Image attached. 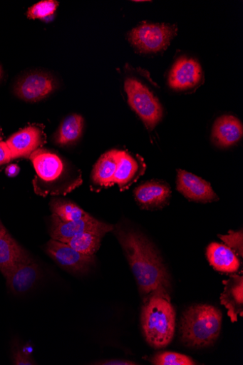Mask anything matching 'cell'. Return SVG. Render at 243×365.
<instances>
[{"label": "cell", "instance_id": "cell-31", "mask_svg": "<svg viewBox=\"0 0 243 365\" xmlns=\"http://www.w3.org/2000/svg\"><path fill=\"white\" fill-rule=\"evenodd\" d=\"M8 233L6 227L4 225L1 220H0V236H4Z\"/></svg>", "mask_w": 243, "mask_h": 365}, {"label": "cell", "instance_id": "cell-33", "mask_svg": "<svg viewBox=\"0 0 243 365\" xmlns=\"http://www.w3.org/2000/svg\"><path fill=\"white\" fill-rule=\"evenodd\" d=\"M0 139H1V138H0Z\"/></svg>", "mask_w": 243, "mask_h": 365}, {"label": "cell", "instance_id": "cell-4", "mask_svg": "<svg viewBox=\"0 0 243 365\" xmlns=\"http://www.w3.org/2000/svg\"><path fill=\"white\" fill-rule=\"evenodd\" d=\"M222 314L210 305H195L183 315L182 335L188 346L202 348L213 344L220 335Z\"/></svg>", "mask_w": 243, "mask_h": 365}, {"label": "cell", "instance_id": "cell-11", "mask_svg": "<svg viewBox=\"0 0 243 365\" xmlns=\"http://www.w3.org/2000/svg\"><path fill=\"white\" fill-rule=\"evenodd\" d=\"M54 89L53 80L47 75L32 73L21 78L16 85L18 97L28 103L42 101Z\"/></svg>", "mask_w": 243, "mask_h": 365}, {"label": "cell", "instance_id": "cell-26", "mask_svg": "<svg viewBox=\"0 0 243 365\" xmlns=\"http://www.w3.org/2000/svg\"><path fill=\"white\" fill-rule=\"evenodd\" d=\"M219 238L222 240L233 252L242 258L243 256V235L242 230L237 232L229 230L227 235H219Z\"/></svg>", "mask_w": 243, "mask_h": 365}, {"label": "cell", "instance_id": "cell-12", "mask_svg": "<svg viewBox=\"0 0 243 365\" xmlns=\"http://www.w3.org/2000/svg\"><path fill=\"white\" fill-rule=\"evenodd\" d=\"M133 193L140 207L154 210L162 208L168 203L171 190L167 183L152 180L137 187Z\"/></svg>", "mask_w": 243, "mask_h": 365}, {"label": "cell", "instance_id": "cell-24", "mask_svg": "<svg viewBox=\"0 0 243 365\" xmlns=\"http://www.w3.org/2000/svg\"><path fill=\"white\" fill-rule=\"evenodd\" d=\"M152 362L156 365H194L195 362L190 357L176 352H161L155 354Z\"/></svg>", "mask_w": 243, "mask_h": 365}, {"label": "cell", "instance_id": "cell-7", "mask_svg": "<svg viewBox=\"0 0 243 365\" xmlns=\"http://www.w3.org/2000/svg\"><path fill=\"white\" fill-rule=\"evenodd\" d=\"M113 230V225L100 222L90 215L81 220L72 222H63L52 215L50 235L51 240L66 243L73 237L86 232H96L106 235Z\"/></svg>", "mask_w": 243, "mask_h": 365}, {"label": "cell", "instance_id": "cell-30", "mask_svg": "<svg viewBox=\"0 0 243 365\" xmlns=\"http://www.w3.org/2000/svg\"><path fill=\"white\" fill-rule=\"evenodd\" d=\"M20 169L18 165L12 164L9 165V167L6 170V174L9 178H15L19 173Z\"/></svg>", "mask_w": 243, "mask_h": 365}, {"label": "cell", "instance_id": "cell-27", "mask_svg": "<svg viewBox=\"0 0 243 365\" xmlns=\"http://www.w3.org/2000/svg\"><path fill=\"white\" fill-rule=\"evenodd\" d=\"M11 160L12 155L7 143L0 141V165L6 164Z\"/></svg>", "mask_w": 243, "mask_h": 365}, {"label": "cell", "instance_id": "cell-20", "mask_svg": "<svg viewBox=\"0 0 243 365\" xmlns=\"http://www.w3.org/2000/svg\"><path fill=\"white\" fill-rule=\"evenodd\" d=\"M120 150H113L104 153L94 165L92 183L98 187H111L119 163Z\"/></svg>", "mask_w": 243, "mask_h": 365}, {"label": "cell", "instance_id": "cell-16", "mask_svg": "<svg viewBox=\"0 0 243 365\" xmlns=\"http://www.w3.org/2000/svg\"><path fill=\"white\" fill-rule=\"evenodd\" d=\"M42 278V271L38 263L32 258L19 265L6 278L8 287L15 294L29 292Z\"/></svg>", "mask_w": 243, "mask_h": 365}, {"label": "cell", "instance_id": "cell-21", "mask_svg": "<svg viewBox=\"0 0 243 365\" xmlns=\"http://www.w3.org/2000/svg\"><path fill=\"white\" fill-rule=\"evenodd\" d=\"M83 125L84 120L81 115L75 114L67 117L59 128L56 143L61 145L76 143L82 135Z\"/></svg>", "mask_w": 243, "mask_h": 365}, {"label": "cell", "instance_id": "cell-3", "mask_svg": "<svg viewBox=\"0 0 243 365\" xmlns=\"http://www.w3.org/2000/svg\"><path fill=\"white\" fill-rule=\"evenodd\" d=\"M142 324L148 344L155 349L168 346L175 336L176 312L170 297L154 294L150 296L143 309Z\"/></svg>", "mask_w": 243, "mask_h": 365}, {"label": "cell", "instance_id": "cell-23", "mask_svg": "<svg viewBox=\"0 0 243 365\" xmlns=\"http://www.w3.org/2000/svg\"><path fill=\"white\" fill-rule=\"evenodd\" d=\"M104 236L96 232H86L69 240L66 244L83 255L94 256Z\"/></svg>", "mask_w": 243, "mask_h": 365}, {"label": "cell", "instance_id": "cell-32", "mask_svg": "<svg viewBox=\"0 0 243 365\" xmlns=\"http://www.w3.org/2000/svg\"><path fill=\"white\" fill-rule=\"evenodd\" d=\"M2 77V70L1 68H0V78Z\"/></svg>", "mask_w": 243, "mask_h": 365}, {"label": "cell", "instance_id": "cell-13", "mask_svg": "<svg viewBox=\"0 0 243 365\" xmlns=\"http://www.w3.org/2000/svg\"><path fill=\"white\" fill-rule=\"evenodd\" d=\"M6 143L13 159L28 158L43 145V131L36 126H29L16 133Z\"/></svg>", "mask_w": 243, "mask_h": 365}, {"label": "cell", "instance_id": "cell-19", "mask_svg": "<svg viewBox=\"0 0 243 365\" xmlns=\"http://www.w3.org/2000/svg\"><path fill=\"white\" fill-rule=\"evenodd\" d=\"M206 255L208 262L217 272L232 274L239 269V259L227 245L212 243L207 248Z\"/></svg>", "mask_w": 243, "mask_h": 365}, {"label": "cell", "instance_id": "cell-28", "mask_svg": "<svg viewBox=\"0 0 243 365\" xmlns=\"http://www.w3.org/2000/svg\"><path fill=\"white\" fill-rule=\"evenodd\" d=\"M96 364H103V365H133L136 364L135 363L128 361V360H121V359H113V360H106L98 362Z\"/></svg>", "mask_w": 243, "mask_h": 365}, {"label": "cell", "instance_id": "cell-2", "mask_svg": "<svg viewBox=\"0 0 243 365\" xmlns=\"http://www.w3.org/2000/svg\"><path fill=\"white\" fill-rule=\"evenodd\" d=\"M29 158L36 172L32 183L38 195H65L83 183L81 175L69 170L63 160L53 153L38 149Z\"/></svg>", "mask_w": 243, "mask_h": 365}, {"label": "cell", "instance_id": "cell-9", "mask_svg": "<svg viewBox=\"0 0 243 365\" xmlns=\"http://www.w3.org/2000/svg\"><path fill=\"white\" fill-rule=\"evenodd\" d=\"M203 80V72L196 60L180 58L170 71L169 86L175 91H187L197 87Z\"/></svg>", "mask_w": 243, "mask_h": 365}, {"label": "cell", "instance_id": "cell-5", "mask_svg": "<svg viewBox=\"0 0 243 365\" xmlns=\"http://www.w3.org/2000/svg\"><path fill=\"white\" fill-rule=\"evenodd\" d=\"M125 91L128 104L143 120L149 130H152L162 120L163 111L157 98L141 82L127 79Z\"/></svg>", "mask_w": 243, "mask_h": 365}, {"label": "cell", "instance_id": "cell-14", "mask_svg": "<svg viewBox=\"0 0 243 365\" xmlns=\"http://www.w3.org/2000/svg\"><path fill=\"white\" fill-rule=\"evenodd\" d=\"M29 253L9 233L0 236V272L8 278L20 264L29 260Z\"/></svg>", "mask_w": 243, "mask_h": 365}, {"label": "cell", "instance_id": "cell-10", "mask_svg": "<svg viewBox=\"0 0 243 365\" xmlns=\"http://www.w3.org/2000/svg\"><path fill=\"white\" fill-rule=\"evenodd\" d=\"M177 187L180 192L192 202L208 203L219 200L210 182L182 170L177 171Z\"/></svg>", "mask_w": 243, "mask_h": 365}, {"label": "cell", "instance_id": "cell-8", "mask_svg": "<svg viewBox=\"0 0 243 365\" xmlns=\"http://www.w3.org/2000/svg\"><path fill=\"white\" fill-rule=\"evenodd\" d=\"M47 254L64 270L77 275L87 274L95 264V257L83 255L66 243L51 240Z\"/></svg>", "mask_w": 243, "mask_h": 365}, {"label": "cell", "instance_id": "cell-29", "mask_svg": "<svg viewBox=\"0 0 243 365\" xmlns=\"http://www.w3.org/2000/svg\"><path fill=\"white\" fill-rule=\"evenodd\" d=\"M15 363L16 364H34V361L29 356L24 354H16Z\"/></svg>", "mask_w": 243, "mask_h": 365}, {"label": "cell", "instance_id": "cell-25", "mask_svg": "<svg viewBox=\"0 0 243 365\" xmlns=\"http://www.w3.org/2000/svg\"><path fill=\"white\" fill-rule=\"evenodd\" d=\"M58 6V2L53 0L41 1L29 9L27 16L31 19H46L54 14Z\"/></svg>", "mask_w": 243, "mask_h": 365}, {"label": "cell", "instance_id": "cell-1", "mask_svg": "<svg viewBox=\"0 0 243 365\" xmlns=\"http://www.w3.org/2000/svg\"><path fill=\"white\" fill-rule=\"evenodd\" d=\"M116 237L127 257L142 295L170 297V280L157 249L140 232L118 227Z\"/></svg>", "mask_w": 243, "mask_h": 365}, {"label": "cell", "instance_id": "cell-6", "mask_svg": "<svg viewBox=\"0 0 243 365\" xmlns=\"http://www.w3.org/2000/svg\"><path fill=\"white\" fill-rule=\"evenodd\" d=\"M177 32L175 25L143 23L130 31L128 40L143 53H157L167 48Z\"/></svg>", "mask_w": 243, "mask_h": 365}, {"label": "cell", "instance_id": "cell-18", "mask_svg": "<svg viewBox=\"0 0 243 365\" xmlns=\"http://www.w3.org/2000/svg\"><path fill=\"white\" fill-rule=\"evenodd\" d=\"M241 121L233 115H223L214 123L212 138L217 145L228 148L236 144L242 138Z\"/></svg>", "mask_w": 243, "mask_h": 365}, {"label": "cell", "instance_id": "cell-17", "mask_svg": "<svg viewBox=\"0 0 243 365\" xmlns=\"http://www.w3.org/2000/svg\"><path fill=\"white\" fill-rule=\"evenodd\" d=\"M224 292L221 294V304L227 309L232 322L237 321L238 316L243 317V277L231 276L224 280Z\"/></svg>", "mask_w": 243, "mask_h": 365}, {"label": "cell", "instance_id": "cell-15", "mask_svg": "<svg viewBox=\"0 0 243 365\" xmlns=\"http://www.w3.org/2000/svg\"><path fill=\"white\" fill-rule=\"evenodd\" d=\"M146 171L144 160L138 156L135 158L125 151L120 150L119 163L113 178V185L117 184L120 190L128 189L142 177Z\"/></svg>", "mask_w": 243, "mask_h": 365}, {"label": "cell", "instance_id": "cell-22", "mask_svg": "<svg viewBox=\"0 0 243 365\" xmlns=\"http://www.w3.org/2000/svg\"><path fill=\"white\" fill-rule=\"evenodd\" d=\"M50 207L52 215L63 222L76 221L89 215L77 205L63 199H53Z\"/></svg>", "mask_w": 243, "mask_h": 365}]
</instances>
